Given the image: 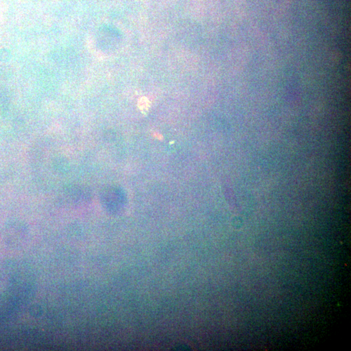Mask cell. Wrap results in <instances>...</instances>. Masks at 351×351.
<instances>
[{
  "instance_id": "1",
  "label": "cell",
  "mask_w": 351,
  "mask_h": 351,
  "mask_svg": "<svg viewBox=\"0 0 351 351\" xmlns=\"http://www.w3.org/2000/svg\"><path fill=\"white\" fill-rule=\"evenodd\" d=\"M139 108H140L141 112H142L143 114H146L148 111H149L150 107V102L147 98L143 97L139 100Z\"/></svg>"
}]
</instances>
